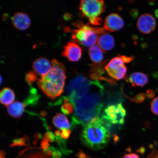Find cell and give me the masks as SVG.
<instances>
[{"mask_svg":"<svg viewBox=\"0 0 158 158\" xmlns=\"http://www.w3.org/2000/svg\"><path fill=\"white\" fill-rule=\"evenodd\" d=\"M124 21L118 14H110L106 18L104 23V28L106 31L114 32L119 30L124 26Z\"/></svg>","mask_w":158,"mask_h":158,"instance_id":"11","label":"cell"},{"mask_svg":"<svg viewBox=\"0 0 158 158\" xmlns=\"http://www.w3.org/2000/svg\"><path fill=\"white\" fill-rule=\"evenodd\" d=\"M71 131L68 129L63 130L61 133V137L63 139H67L70 135Z\"/></svg>","mask_w":158,"mask_h":158,"instance_id":"29","label":"cell"},{"mask_svg":"<svg viewBox=\"0 0 158 158\" xmlns=\"http://www.w3.org/2000/svg\"><path fill=\"white\" fill-rule=\"evenodd\" d=\"M0 158H6V154L5 152L1 150V154H0Z\"/></svg>","mask_w":158,"mask_h":158,"instance_id":"35","label":"cell"},{"mask_svg":"<svg viewBox=\"0 0 158 158\" xmlns=\"http://www.w3.org/2000/svg\"><path fill=\"white\" fill-rule=\"evenodd\" d=\"M105 53L98 45H95L90 47L88 54L91 60L96 64H100L104 58V53Z\"/></svg>","mask_w":158,"mask_h":158,"instance_id":"17","label":"cell"},{"mask_svg":"<svg viewBox=\"0 0 158 158\" xmlns=\"http://www.w3.org/2000/svg\"><path fill=\"white\" fill-rule=\"evenodd\" d=\"M77 156L79 158H86V156L85 154L81 151L77 154Z\"/></svg>","mask_w":158,"mask_h":158,"instance_id":"34","label":"cell"},{"mask_svg":"<svg viewBox=\"0 0 158 158\" xmlns=\"http://www.w3.org/2000/svg\"><path fill=\"white\" fill-rule=\"evenodd\" d=\"M1 84H2V78L1 77Z\"/></svg>","mask_w":158,"mask_h":158,"instance_id":"39","label":"cell"},{"mask_svg":"<svg viewBox=\"0 0 158 158\" xmlns=\"http://www.w3.org/2000/svg\"><path fill=\"white\" fill-rule=\"evenodd\" d=\"M41 138V134H37L36 135H35V139H39Z\"/></svg>","mask_w":158,"mask_h":158,"instance_id":"37","label":"cell"},{"mask_svg":"<svg viewBox=\"0 0 158 158\" xmlns=\"http://www.w3.org/2000/svg\"><path fill=\"white\" fill-rule=\"evenodd\" d=\"M108 76L115 80L123 78L127 73V68L121 57H116L111 59L105 67Z\"/></svg>","mask_w":158,"mask_h":158,"instance_id":"8","label":"cell"},{"mask_svg":"<svg viewBox=\"0 0 158 158\" xmlns=\"http://www.w3.org/2000/svg\"><path fill=\"white\" fill-rule=\"evenodd\" d=\"M156 26V21L155 17L149 14L142 15L138 19V28L143 34H149L155 30Z\"/></svg>","mask_w":158,"mask_h":158,"instance_id":"9","label":"cell"},{"mask_svg":"<svg viewBox=\"0 0 158 158\" xmlns=\"http://www.w3.org/2000/svg\"><path fill=\"white\" fill-rule=\"evenodd\" d=\"M146 95L148 98H151L155 96V93L152 90L149 89L147 91Z\"/></svg>","mask_w":158,"mask_h":158,"instance_id":"33","label":"cell"},{"mask_svg":"<svg viewBox=\"0 0 158 158\" xmlns=\"http://www.w3.org/2000/svg\"><path fill=\"white\" fill-rule=\"evenodd\" d=\"M32 68L34 72L42 77L50 71L52 65L46 58H40L35 60L33 63Z\"/></svg>","mask_w":158,"mask_h":158,"instance_id":"13","label":"cell"},{"mask_svg":"<svg viewBox=\"0 0 158 158\" xmlns=\"http://www.w3.org/2000/svg\"><path fill=\"white\" fill-rule=\"evenodd\" d=\"M25 106L23 103L15 102L8 106V113L12 117L19 118L21 117L24 112Z\"/></svg>","mask_w":158,"mask_h":158,"instance_id":"18","label":"cell"},{"mask_svg":"<svg viewBox=\"0 0 158 158\" xmlns=\"http://www.w3.org/2000/svg\"><path fill=\"white\" fill-rule=\"evenodd\" d=\"M123 94L124 95L126 96V97L131 100L132 102H137V103H141V102H143L146 97L145 94L143 93L138 94L135 97L132 98L128 97V96L124 94L123 93Z\"/></svg>","mask_w":158,"mask_h":158,"instance_id":"25","label":"cell"},{"mask_svg":"<svg viewBox=\"0 0 158 158\" xmlns=\"http://www.w3.org/2000/svg\"><path fill=\"white\" fill-rule=\"evenodd\" d=\"M44 139L48 142L52 143L55 141L56 138L52 132H47L44 134Z\"/></svg>","mask_w":158,"mask_h":158,"instance_id":"27","label":"cell"},{"mask_svg":"<svg viewBox=\"0 0 158 158\" xmlns=\"http://www.w3.org/2000/svg\"><path fill=\"white\" fill-rule=\"evenodd\" d=\"M120 57H121L124 63L129 62H131L133 59L132 57H127L125 56H122Z\"/></svg>","mask_w":158,"mask_h":158,"instance_id":"32","label":"cell"},{"mask_svg":"<svg viewBox=\"0 0 158 158\" xmlns=\"http://www.w3.org/2000/svg\"><path fill=\"white\" fill-rule=\"evenodd\" d=\"M74 110V106L70 102L64 103L61 107V110L63 113L66 114H70Z\"/></svg>","mask_w":158,"mask_h":158,"instance_id":"24","label":"cell"},{"mask_svg":"<svg viewBox=\"0 0 158 158\" xmlns=\"http://www.w3.org/2000/svg\"><path fill=\"white\" fill-rule=\"evenodd\" d=\"M77 29L72 31L74 42L86 47H91L98 43L99 35L106 32L104 27H93L82 22L74 23Z\"/></svg>","mask_w":158,"mask_h":158,"instance_id":"4","label":"cell"},{"mask_svg":"<svg viewBox=\"0 0 158 158\" xmlns=\"http://www.w3.org/2000/svg\"><path fill=\"white\" fill-rule=\"evenodd\" d=\"M29 145V138L27 136H25L23 138H17L14 140L13 143L10 145V147H22V146L28 147Z\"/></svg>","mask_w":158,"mask_h":158,"instance_id":"22","label":"cell"},{"mask_svg":"<svg viewBox=\"0 0 158 158\" xmlns=\"http://www.w3.org/2000/svg\"><path fill=\"white\" fill-rule=\"evenodd\" d=\"M126 81L130 83L133 86H145L148 82L147 75L140 72H135L130 74L126 79Z\"/></svg>","mask_w":158,"mask_h":158,"instance_id":"16","label":"cell"},{"mask_svg":"<svg viewBox=\"0 0 158 158\" xmlns=\"http://www.w3.org/2000/svg\"><path fill=\"white\" fill-rule=\"evenodd\" d=\"M48 143V142L44 139L41 141V147L43 150L48 149L49 146V144Z\"/></svg>","mask_w":158,"mask_h":158,"instance_id":"30","label":"cell"},{"mask_svg":"<svg viewBox=\"0 0 158 158\" xmlns=\"http://www.w3.org/2000/svg\"><path fill=\"white\" fill-rule=\"evenodd\" d=\"M104 88L98 82L89 92L80 96L68 97L69 102L74 107L72 117L73 127L78 124L84 126L93 118L99 117L103 103Z\"/></svg>","mask_w":158,"mask_h":158,"instance_id":"1","label":"cell"},{"mask_svg":"<svg viewBox=\"0 0 158 158\" xmlns=\"http://www.w3.org/2000/svg\"><path fill=\"white\" fill-rule=\"evenodd\" d=\"M126 114V110L121 103L111 104L105 108L102 119L110 124L123 125Z\"/></svg>","mask_w":158,"mask_h":158,"instance_id":"7","label":"cell"},{"mask_svg":"<svg viewBox=\"0 0 158 158\" xmlns=\"http://www.w3.org/2000/svg\"><path fill=\"white\" fill-rule=\"evenodd\" d=\"M55 136H59L60 135V131L58 130H56L55 132Z\"/></svg>","mask_w":158,"mask_h":158,"instance_id":"36","label":"cell"},{"mask_svg":"<svg viewBox=\"0 0 158 158\" xmlns=\"http://www.w3.org/2000/svg\"><path fill=\"white\" fill-rule=\"evenodd\" d=\"M62 153L61 151L54 148L52 157L53 158H61L62 156Z\"/></svg>","mask_w":158,"mask_h":158,"instance_id":"28","label":"cell"},{"mask_svg":"<svg viewBox=\"0 0 158 158\" xmlns=\"http://www.w3.org/2000/svg\"><path fill=\"white\" fill-rule=\"evenodd\" d=\"M15 158H53L48 157L41 148L29 147L21 151Z\"/></svg>","mask_w":158,"mask_h":158,"instance_id":"14","label":"cell"},{"mask_svg":"<svg viewBox=\"0 0 158 158\" xmlns=\"http://www.w3.org/2000/svg\"><path fill=\"white\" fill-rule=\"evenodd\" d=\"M123 158H140L137 154L131 153L126 154L124 156Z\"/></svg>","mask_w":158,"mask_h":158,"instance_id":"31","label":"cell"},{"mask_svg":"<svg viewBox=\"0 0 158 158\" xmlns=\"http://www.w3.org/2000/svg\"><path fill=\"white\" fill-rule=\"evenodd\" d=\"M105 5L102 0H83L81 1L80 10L83 16L87 18L90 24L101 25L102 19L100 16L105 10Z\"/></svg>","mask_w":158,"mask_h":158,"instance_id":"5","label":"cell"},{"mask_svg":"<svg viewBox=\"0 0 158 158\" xmlns=\"http://www.w3.org/2000/svg\"><path fill=\"white\" fill-rule=\"evenodd\" d=\"M40 96L35 88L31 87L29 91V94L23 102L25 106H35L38 102Z\"/></svg>","mask_w":158,"mask_h":158,"instance_id":"21","label":"cell"},{"mask_svg":"<svg viewBox=\"0 0 158 158\" xmlns=\"http://www.w3.org/2000/svg\"><path fill=\"white\" fill-rule=\"evenodd\" d=\"M82 51L76 43L70 41L64 45L62 55L71 62H77L81 57Z\"/></svg>","mask_w":158,"mask_h":158,"instance_id":"10","label":"cell"},{"mask_svg":"<svg viewBox=\"0 0 158 158\" xmlns=\"http://www.w3.org/2000/svg\"><path fill=\"white\" fill-rule=\"evenodd\" d=\"M90 81L87 77L79 76L71 81L66 88L68 97L80 96L90 91L98 82Z\"/></svg>","mask_w":158,"mask_h":158,"instance_id":"6","label":"cell"},{"mask_svg":"<svg viewBox=\"0 0 158 158\" xmlns=\"http://www.w3.org/2000/svg\"><path fill=\"white\" fill-rule=\"evenodd\" d=\"M12 23L16 28L23 31L27 29L31 24L30 19L26 13L19 12L12 17Z\"/></svg>","mask_w":158,"mask_h":158,"instance_id":"12","label":"cell"},{"mask_svg":"<svg viewBox=\"0 0 158 158\" xmlns=\"http://www.w3.org/2000/svg\"><path fill=\"white\" fill-rule=\"evenodd\" d=\"M38 78L36 73L33 71H30L26 74L25 80L27 84L30 85H32L33 82L36 81Z\"/></svg>","mask_w":158,"mask_h":158,"instance_id":"23","label":"cell"},{"mask_svg":"<svg viewBox=\"0 0 158 158\" xmlns=\"http://www.w3.org/2000/svg\"><path fill=\"white\" fill-rule=\"evenodd\" d=\"M98 43L105 52L112 50L115 45V41L114 37L107 32L99 35Z\"/></svg>","mask_w":158,"mask_h":158,"instance_id":"15","label":"cell"},{"mask_svg":"<svg viewBox=\"0 0 158 158\" xmlns=\"http://www.w3.org/2000/svg\"><path fill=\"white\" fill-rule=\"evenodd\" d=\"M151 110L153 114L158 115V97L155 98L152 101Z\"/></svg>","mask_w":158,"mask_h":158,"instance_id":"26","label":"cell"},{"mask_svg":"<svg viewBox=\"0 0 158 158\" xmlns=\"http://www.w3.org/2000/svg\"><path fill=\"white\" fill-rule=\"evenodd\" d=\"M66 72V68L62 63L53 59L50 71L41 77L37 82L40 88L51 99L56 98L64 91Z\"/></svg>","mask_w":158,"mask_h":158,"instance_id":"2","label":"cell"},{"mask_svg":"<svg viewBox=\"0 0 158 158\" xmlns=\"http://www.w3.org/2000/svg\"><path fill=\"white\" fill-rule=\"evenodd\" d=\"M110 125L102 118L96 123L85 124L81 135L82 143L91 149H103L109 141Z\"/></svg>","mask_w":158,"mask_h":158,"instance_id":"3","label":"cell"},{"mask_svg":"<svg viewBox=\"0 0 158 158\" xmlns=\"http://www.w3.org/2000/svg\"><path fill=\"white\" fill-rule=\"evenodd\" d=\"M53 123L55 127L62 130L68 129L70 127L68 118L62 114H56L53 118Z\"/></svg>","mask_w":158,"mask_h":158,"instance_id":"20","label":"cell"},{"mask_svg":"<svg viewBox=\"0 0 158 158\" xmlns=\"http://www.w3.org/2000/svg\"><path fill=\"white\" fill-rule=\"evenodd\" d=\"M155 14L156 17L158 19V9L155 10Z\"/></svg>","mask_w":158,"mask_h":158,"instance_id":"38","label":"cell"},{"mask_svg":"<svg viewBox=\"0 0 158 158\" xmlns=\"http://www.w3.org/2000/svg\"><path fill=\"white\" fill-rule=\"evenodd\" d=\"M15 96L13 90L9 88H5L2 90L0 95L1 103L5 106H8L14 101Z\"/></svg>","mask_w":158,"mask_h":158,"instance_id":"19","label":"cell"}]
</instances>
